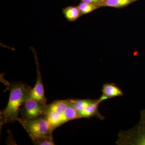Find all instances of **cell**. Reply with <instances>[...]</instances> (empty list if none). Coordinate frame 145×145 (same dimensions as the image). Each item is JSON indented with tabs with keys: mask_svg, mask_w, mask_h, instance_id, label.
I'll return each instance as SVG.
<instances>
[{
	"mask_svg": "<svg viewBox=\"0 0 145 145\" xmlns=\"http://www.w3.org/2000/svg\"><path fill=\"white\" fill-rule=\"evenodd\" d=\"M10 96L6 108L0 113L1 126L17 121L20 108L24 102L29 99L31 89L22 82L7 83Z\"/></svg>",
	"mask_w": 145,
	"mask_h": 145,
	"instance_id": "cell-1",
	"label": "cell"
},
{
	"mask_svg": "<svg viewBox=\"0 0 145 145\" xmlns=\"http://www.w3.org/2000/svg\"><path fill=\"white\" fill-rule=\"evenodd\" d=\"M140 120L134 127L119 133L117 145H145V109L140 112Z\"/></svg>",
	"mask_w": 145,
	"mask_h": 145,
	"instance_id": "cell-2",
	"label": "cell"
},
{
	"mask_svg": "<svg viewBox=\"0 0 145 145\" xmlns=\"http://www.w3.org/2000/svg\"><path fill=\"white\" fill-rule=\"evenodd\" d=\"M17 121L28 133L31 141L39 138L52 136V129L45 116L35 120L19 117Z\"/></svg>",
	"mask_w": 145,
	"mask_h": 145,
	"instance_id": "cell-3",
	"label": "cell"
},
{
	"mask_svg": "<svg viewBox=\"0 0 145 145\" xmlns=\"http://www.w3.org/2000/svg\"><path fill=\"white\" fill-rule=\"evenodd\" d=\"M69 101L71 106L78 112L80 119L96 117L101 121L105 119L99 111V105L102 103L99 99H70Z\"/></svg>",
	"mask_w": 145,
	"mask_h": 145,
	"instance_id": "cell-4",
	"label": "cell"
},
{
	"mask_svg": "<svg viewBox=\"0 0 145 145\" xmlns=\"http://www.w3.org/2000/svg\"><path fill=\"white\" fill-rule=\"evenodd\" d=\"M47 106L45 103L34 99H27L21 106L20 117L29 120L39 119L45 115Z\"/></svg>",
	"mask_w": 145,
	"mask_h": 145,
	"instance_id": "cell-5",
	"label": "cell"
},
{
	"mask_svg": "<svg viewBox=\"0 0 145 145\" xmlns=\"http://www.w3.org/2000/svg\"><path fill=\"white\" fill-rule=\"evenodd\" d=\"M69 99L58 100L47 105L45 116L52 129L61 125L63 114L69 104Z\"/></svg>",
	"mask_w": 145,
	"mask_h": 145,
	"instance_id": "cell-6",
	"label": "cell"
},
{
	"mask_svg": "<svg viewBox=\"0 0 145 145\" xmlns=\"http://www.w3.org/2000/svg\"><path fill=\"white\" fill-rule=\"evenodd\" d=\"M34 53L35 63L37 67V80L35 87L31 89L29 94V99H34L46 103L47 99L45 96L44 88L42 81L41 72L38 60V57L35 49L33 47H29Z\"/></svg>",
	"mask_w": 145,
	"mask_h": 145,
	"instance_id": "cell-7",
	"label": "cell"
},
{
	"mask_svg": "<svg viewBox=\"0 0 145 145\" xmlns=\"http://www.w3.org/2000/svg\"><path fill=\"white\" fill-rule=\"evenodd\" d=\"M102 95L99 99L102 103L106 100L123 95L122 89L114 83L104 84L102 87Z\"/></svg>",
	"mask_w": 145,
	"mask_h": 145,
	"instance_id": "cell-8",
	"label": "cell"
},
{
	"mask_svg": "<svg viewBox=\"0 0 145 145\" xmlns=\"http://www.w3.org/2000/svg\"><path fill=\"white\" fill-rule=\"evenodd\" d=\"M63 13L69 22H75L82 16L78 6H70L63 8Z\"/></svg>",
	"mask_w": 145,
	"mask_h": 145,
	"instance_id": "cell-9",
	"label": "cell"
},
{
	"mask_svg": "<svg viewBox=\"0 0 145 145\" xmlns=\"http://www.w3.org/2000/svg\"><path fill=\"white\" fill-rule=\"evenodd\" d=\"M138 1L139 0H104L102 7L123 8Z\"/></svg>",
	"mask_w": 145,
	"mask_h": 145,
	"instance_id": "cell-10",
	"label": "cell"
},
{
	"mask_svg": "<svg viewBox=\"0 0 145 145\" xmlns=\"http://www.w3.org/2000/svg\"><path fill=\"white\" fill-rule=\"evenodd\" d=\"M78 119H80V117L78 112L71 105L69 102V104L65 109L63 114L61 121L62 125L69 121Z\"/></svg>",
	"mask_w": 145,
	"mask_h": 145,
	"instance_id": "cell-11",
	"label": "cell"
},
{
	"mask_svg": "<svg viewBox=\"0 0 145 145\" xmlns=\"http://www.w3.org/2000/svg\"><path fill=\"white\" fill-rule=\"evenodd\" d=\"M78 6L80 9L82 16L91 13L92 11L101 8L99 6L86 3L81 1Z\"/></svg>",
	"mask_w": 145,
	"mask_h": 145,
	"instance_id": "cell-12",
	"label": "cell"
},
{
	"mask_svg": "<svg viewBox=\"0 0 145 145\" xmlns=\"http://www.w3.org/2000/svg\"><path fill=\"white\" fill-rule=\"evenodd\" d=\"M32 142L36 145H53L55 144L52 136L45 137L32 140Z\"/></svg>",
	"mask_w": 145,
	"mask_h": 145,
	"instance_id": "cell-13",
	"label": "cell"
},
{
	"mask_svg": "<svg viewBox=\"0 0 145 145\" xmlns=\"http://www.w3.org/2000/svg\"><path fill=\"white\" fill-rule=\"evenodd\" d=\"M80 1L83 2L99 6L100 7H102L104 0H80Z\"/></svg>",
	"mask_w": 145,
	"mask_h": 145,
	"instance_id": "cell-14",
	"label": "cell"
}]
</instances>
